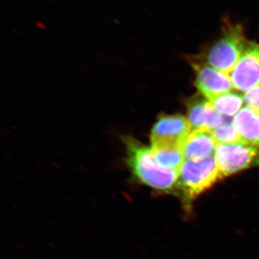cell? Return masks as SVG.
<instances>
[{
	"label": "cell",
	"instance_id": "obj_1",
	"mask_svg": "<svg viewBox=\"0 0 259 259\" xmlns=\"http://www.w3.org/2000/svg\"><path fill=\"white\" fill-rule=\"evenodd\" d=\"M122 140L125 149V163L133 180L161 193L177 192L180 173L158 166L151 148L132 136H122Z\"/></svg>",
	"mask_w": 259,
	"mask_h": 259
},
{
	"label": "cell",
	"instance_id": "obj_2",
	"mask_svg": "<svg viewBox=\"0 0 259 259\" xmlns=\"http://www.w3.org/2000/svg\"><path fill=\"white\" fill-rule=\"evenodd\" d=\"M222 23L221 35L209 48L206 59L214 69L229 75L239 61L248 40L242 24L235 23L228 16L223 18Z\"/></svg>",
	"mask_w": 259,
	"mask_h": 259
},
{
	"label": "cell",
	"instance_id": "obj_3",
	"mask_svg": "<svg viewBox=\"0 0 259 259\" xmlns=\"http://www.w3.org/2000/svg\"><path fill=\"white\" fill-rule=\"evenodd\" d=\"M221 180L214 156L201 161L185 160L179 176L177 192L190 206L194 200Z\"/></svg>",
	"mask_w": 259,
	"mask_h": 259
},
{
	"label": "cell",
	"instance_id": "obj_4",
	"mask_svg": "<svg viewBox=\"0 0 259 259\" xmlns=\"http://www.w3.org/2000/svg\"><path fill=\"white\" fill-rule=\"evenodd\" d=\"M258 148L243 142L217 144L214 157L221 179L226 178L254 166Z\"/></svg>",
	"mask_w": 259,
	"mask_h": 259
},
{
	"label": "cell",
	"instance_id": "obj_5",
	"mask_svg": "<svg viewBox=\"0 0 259 259\" xmlns=\"http://www.w3.org/2000/svg\"><path fill=\"white\" fill-rule=\"evenodd\" d=\"M192 130L190 121L184 116H161L151 130V147L182 148Z\"/></svg>",
	"mask_w": 259,
	"mask_h": 259
},
{
	"label": "cell",
	"instance_id": "obj_6",
	"mask_svg": "<svg viewBox=\"0 0 259 259\" xmlns=\"http://www.w3.org/2000/svg\"><path fill=\"white\" fill-rule=\"evenodd\" d=\"M233 88L247 92L259 85V44L248 40L234 69L229 74Z\"/></svg>",
	"mask_w": 259,
	"mask_h": 259
},
{
	"label": "cell",
	"instance_id": "obj_7",
	"mask_svg": "<svg viewBox=\"0 0 259 259\" xmlns=\"http://www.w3.org/2000/svg\"><path fill=\"white\" fill-rule=\"evenodd\" d=\"M192 66L196 72V86L207 100L230 93L233 88L229 75L209 64L194 62Z\"/></svg>",
	"mask_w": 259,
	"mask_h": 259
},
{
	"label": "cell",
	"instance_id": "obj_8",
	"mask_svg": "<svg viewBox=\"0 0 259 259\" xmlns=\"http://www.w3.org/2000/svg\"><path fill=\"white\" fill-rule=\"evenodd\" d=\"M187 115L193 130L212 131L224 122V118L204 99H192L187 102Z\"/></svg>",
	"mask_w": 259,
	"mask_h": 259
},
{
	"label": "cell",
	"instance_id": "obj_9",
	"mask_svg": "<svg viewBox=\"0 0 259 259\" xmlns=\"http://www.w3.org/2000/svg\"><path fill=\"white\" fill-rule=\"evenodd\" d=\"M216 142L211 131L192 130L183 145L185 160L197 161L214 156Z\"/></svg>",
	"mask_w": 259,
	"mask_h": 259
},
{
	"label": "cell",
	"instance_id": "obj_10",
	"mask_svg": "<svg viewBox=\"0 0 259 259\" xmlns=\"http://www.w3.org/2000/svg\"><path fill=\"white\" fill-rule=\"evenodd\" d=\"M233 127L241 142L259 148V113L250 107L242 108L233 119Z\"/></svg>",
	"mask_w": 259,
	"mask_h": 259
},
{
	"label": "cell",
	"instance_id": "obj_11",
	"mask_svg": "<svg viewBox=\"0 0 259 259\" xmlns=\"http://www.w3.org/2000/svg\"><path fill=\"white\" fill-rule=\"evenodd\" d=\"M156 163L164 169L180 173L185 157L182 147H151Z\"/></svg>",
	"mask_w": 259,
	"mask_h": 259
},
{
	"label": "cell",
	"instance_id": "obj_12",
	"mask_svg": "<svg viewBox=\"0 0 259 259\" xmlns=\"http://www.w3.org/2000/svg\"><path fill=\"white\" fill-rule=\"evenodd\" d=\"M208 100L219 113L227 117L236 115L244 103L242 95L233 93L223 94Z\"/></svg>",
	"mask_w": 259,
	"mask_h": 259
},
{
	"label": "cell",
	"instance_id": "obj_13",
	"mask_svg": "<svg viewBox=\"0 0 259 259\" xmlns=\"http://www.w3.org/2000/svg\"><path fill=\"white\" fill-rule=\"evenodd\" d=\"M232 121L223 122V125L211 131L217 144H235L241 142L239 135L233 127Z\"/></svg>",
	"mask_w": 259,
	"mask_h": 259
},
{
	"label": "cell",
	"instance_id": "obj_14",
	"mask_svg": "<svg viewBox=\"0 0 259 259\" xmlns=\"http://www.w3.org/2000/svg\"><path fill=\"white\" fill-rule=\"evenodd\" d=\"M243 98L247 106L259 113V85L248 90Z\"/></svg>",
	"mask_w": 259,
	"mask_h": 259
},
{
	"label": "cell",
	"instance_id": "obj_15",
	"mask_svg": "<svg viewBox=\"0 0 259 259\" xmlns=\"http://www.w3.org/2000/svg\"><path fill=\"white\" fill-rule=\"evenodd\" d=\"M254 166H259V148L258 151V154H257L256 157H255Z\"/></svg>",
	"mask_w": 259,
	"mask_h": 259
}]
</instances>
